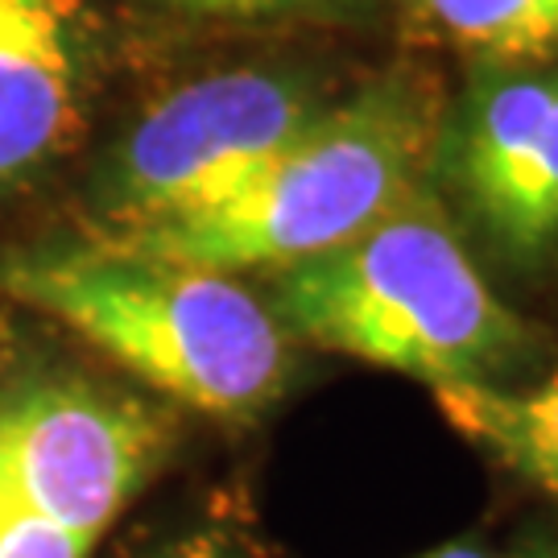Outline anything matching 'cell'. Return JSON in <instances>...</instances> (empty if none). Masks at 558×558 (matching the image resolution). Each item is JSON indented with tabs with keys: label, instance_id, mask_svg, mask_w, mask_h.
I'll return each instance as SVG.
<instances>
[{
	"label": "cell",
	"instance_id": "52a82bcc",
	"mask_svg": "<svg viewBox=\"0 0 558 558\" xmlns=\"http://www.w3.org/2000/svg\"><path fill=\"white\" fill-rule=\"evenodd\" d=\"M92 96L83 0H0V191L66 154Z\"/></svg>",
	"mask_w": 558,
	"mask_h": 558
},
{
	"label": "cell",
	"instance_id": "7c38bea8",
	"mask_svg": "<svg viewBox=\"0 0 558 558\" xmlns=\"http://www.w3.org/2000/svg\"><path fill=\"white\" fill-rule=\"evenodd\" d=\"M149 558H244V550H240L228 534L199 530V534H186V538L161 546L158 555H149Z\"/></svg>",
	"mask_w": 558,
	"mask_h": 558
},
{
	"label": "cell",
	"instance_id": "277c9868",
	"mask_svg": "<svg viewBox=\"0 0 558 558\" xmlns=\"http://www.w3.org/2000/svg\"><path fill=\"white\" fill-rule=\"evenodd\" d=\"M319 83L281 66H232L182 83L120 137L96 182V228L216 207L323 117Z\"/></svg>",
	"mask_w": 558,
	"mask_h": 558
},
{
	"label": "cell",
	"instance_id": "7a4b0ae2",
	"mask_svg": "<svg viewBox=\"0 0 558 558\" xmlns=\"http://www.w3.org/2000/svg\"><path fill=\"white\" fill-rule=\"evenodd\" d=\"M269 311L323 352L430 389L500 385L538 343L534 327L493 294L430 191H414L331 253L278 269Z\"/></svg>",
	"mask_w": 558,
	"mask_h": 558
},
{
	"label": "cell",
	"instance_id": "3957f363",
	"mask_svg": "<svg viewBox=\"0 0 558 558\" xmlns=\"http://www.w3.org/2000/svg\"><path fill=\"white\" fill-rule=\"evenodd\" d=\"M0 290L211 418L257 414L290 377L286 327L236 274L80 240L13 257L0 269Z\"/></svg>",
	"mask_w": 558,
	"mask_h": 558
},
{
	"label": "cell",
	"instance_id": "30bf717a",
	"mask_svg": "<svg viewBox=\"0 0 558 558\" xmlns=\"http://www.w3.org/2000/svg\"><path fill=\"white\" fill-rule=\"evenodd\" d=\"M92 546V538L29 518L17 500L0 493V558H87Z\"/></svg>",
	"mask_w": 558,
	"mask_h": 558
},
{
	"label": "cell",
	"instance_id": "ba28073f",
	"mask_svg": "<svg viewBox=\"0 0 558 558\" xmlns=\"http://www.w3.org/2000/svg\"><path fill=\"white\" fill-rule=\"evenodd\" d=\"M435 401L472 447L558 505V368L530 389L451 385Z\"/></svg>",
	"mask_w": 558,
	"mask_h": 558
},
{
	"label": "cell",
	"instance_id": "8fae6325",
	"mask_svg": "<svg viewBox=\"0 0 558 558\" xmlns=\"http://www.w3.org/2000/svg\"><path fill=\"white\" fill-rule=\"evenodd\" d=\"M191 13L232 21H343L352 0H174Z\"/></svg>",
	"mask_w": 558,
	"mask_h": 558
},
{
	"label": "cell",
	"instance_id": "8992f818",
	"mask_svg": "<svg viewBox=\"0 0 558 558\" xmlns=\"http://www.w3.org/2000/svg\"><path fill=\"white\" fill-rule=\"evenodd\" d=\"M170 426L154 405L87 385H38L0 401V493L29 518L100 538L158 472Z\"/></svg>",
	"mask_w": 558,
	"mask_h": 558
},
{
	"label": "cell",
	"instance_id": "4fadbf2b",
	"mask_svg": "<svg viewBox=\"0 0 558 558\" xmlns=\"http://www.w3.org/2000/svg\"><path fill=\"white\" fill-rule=\"evenodd\" d=\"M418 558H493V555L484 546H476V542H447V546H435V550H426Z\"/></svg>",
	"mask_w": 558,
	"mask_h": 558
},
{
	"label": "cell",
	"instance_id": "9c48e42d",
	"mask_svg": "<svg viewBox=\"0 0 558 558\" xmlns=\"http://www.w3.org/2000/svg\"><path fill=\"white\" fill-rule=\"evenodd\" d=\"M442 38L480 59H538L558 50V0H418Z\"/></svg>",
	"mask_w": 558,
	"mask_h": 558
},
{
	"label": "cell",
	"instance_id": "6da1fadb",
	"mask_svg": "<svg viewBox=\"0 0 558 558\" xmlns=\"http://www.w3.org/2000/svg\"><path fill=\"white\" fill-rule=\"evenodd\" d=\"M439 117L430 80L389 71L348 100L327 104L299 141L216 207L133 228H92L83 240L216 274L290 269L348 244L418 191Z\"/></svg>",
	"mask_w": 558,
	"mask_h": 558
},
{
	"label": "cell",
	"instance_id": "5b68a950",
	"mask_svg": "<svg viewBox=\"0 0 558 558\" xmlns=\"http://www.w3.org/2000/svg\"><path fill=\"white\" fill-rule=\"evenodd\" d=\"M426 179L500 260L538 269L558 253V66L480 59L439 117Z\"/></svg>",
	"mask_w": 558,
	"mask_h": 558
},
{
	"label": "cell",
	"instance_id": "5bb4252c",
	"mask_svg": "<svg viewBox=\"0 0 558 558\" xmlns=\"http://www.w3.org/2000/svg\"><path fill=\"white\" fill-rule=\"evenodd\" d=\"M518 558H558V546H550V542H530Z\"/></svg>",
	"mask_w": 558,
	"mask_h": 558
}]
</instances>
